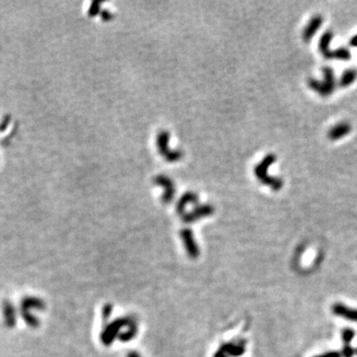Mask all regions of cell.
<instances>
[{
    "mask_svg": "<svg viewBox=\"0 0 357 357\" xmlns=\"http://www.w3.org/2000/svg\"><path fill=\"white\" fill-rule=\"evenodd\" d=\"M308 84L311 89L319 93L321 96H330L336 90L337 85L335 71L330 67H326L323 69V78L321 80L312 77L309 78Z\"/></svg>",
    "mask_w": 357,
    "mask_h": 357,
    "instance_id": "obj_2",
    "label": "cell"
},
{
    "mask_svg": "<svg viewBox=\"0 0 357 357\" xmlns=\"http://www.w3.org/2000/svg\"><path fill=\"white\" fill-rule=\"evenodd\" d=\"M170 141V133L166 130H163L157 135V147L159 153L164 157V159L168 162H177L183 156V152L181 150H171L169 147Z\"/></svg>",
    "mask_w": 357,
    "mask_h": 357,
    "instance_id": "obj_3",
    "label": "cell"
},
{
    "mask_svg": "<svg viewBox=\"0 0 357 357\" xmlns=\"http://www.w3.org/2000/svg\"><path fill=\"white\" fill-rule=\"evenodd\" d=\"M352 58V53L351 51L346 48V47H340L334 51H331L328 59H335V60H342V61H348Z\"/></svg>",
    "mask_w": 357,
    "mask_h": 357,
    "instance_id": "obj_11",
    "label": "cell"
},
{
    "mask_svg": "<svg viewBox=\"0 0 357 357\" xmlns=\"http://www.w3.org/2000/svg\"><path fill=\"white\" fill-rule=\"evenodd\" d=\"M276 161V156L274 154L266 155L263 160L255 167L254 173L257 179L264 185L270 187L274 191H279L283 187V181L280 178L271 177L268 175V169Z\"/></svg>",
    "mask_w": 357,
    "mask_h": 357,
    "instance_id": "obj_1",
    "label": "cell"
},
{
    "mask_svg": "<svg viewBox=\"0 0 357 357\" xmlns=\"http://www.w3.org/2000/svg\"><path fill=\"white\" fill-rule=\"evenodd\" d=\"M317 357H341V356H340L338 353H329V354H327V355H324V356Z\"/></svg>",
    "mask_w": 357,
    "mask_h": 357,
    "instance_id": "obj_17",
    "label": "cell"
},
{
    "mask_svg": "<svg viewBox=\"0 0 357 357\" xmlns=\"http://www.w3.org/2000/svg\"><path fill=\"white\" fill-rule=\"evenodd\" d=\"M154 184L163 187L164 194L162 196V201L165 204H169L172 202L175 194H176V187L174 182L165 175H159L154 178Z\"/></svg>",
    "mask_w": 357,
    "mask_h": 357,
    "instance_id": "obj_4",
    "label": "cell"
},
{
    "mask_svg": "<svg viewBox=\"0 0 357 357\" xmlns=\"http://www.w3.org/2000/svg\"></svg>",
    "mask_w": 357,
    "mask_h": 357,
    "instance_id": "obj_19",
    "label": "cell"
},
{
    "mask_svg": "<svg viewBox=\"0 0 357 357\" xmlns=\"http://www.w3.org/2000/svg\"><path fill=\"white\" fill-rule=\"evenodd\" d=\"M333 313L346 320L357 322V310L349 308L343 304H336L333 307Z\"/></svg>",
    "mask_w": 357,
    "mask_h": 357,
    "instance_id": "obj_7",
    "label": "cell"
},
{
    "mask_svg": "<svg viewBox=\"0 0 357 357\" xmlns=\"http://www.w3.org/2000/svg\"><path fill=\"white\" fill-rule=\"evenodd\" d=\"M213 212H214V209H213L212 206H209V205L201 206V207L196 208L193 212L185 214L184 219L186 221H193V220H196V219L201 218L203 216L210 215V214H213Z\"/></svg>",
    "mask_w": 357,
    "mask_h": 357,
    "instance_id": "obj_8",
    "label": "cell"
},
{
    "mask_svg": "<svg viewBox=\"0 0 357 357\" xmlns=\"http://www.w3.org/2000/svg\"><path fill=\"white\" fill-rule=\"evenodd\" d=\"M333 39H334V33L332 31H327L321 37V40L319 43V49H320V52L322 53V55L324 56V58H326V59H328V57L331 53L330 45H331Z\"/></svg>",
    "mask_w": 357,
    "mask_h": 357,
    "instance_id": "obj_9",
    "label": "cell"
},
{
    "mask_svg": "<svg viewBox=\"0 0 357 357\" xmlns=\"http://www.w3.org/2000/svg\"><path fill=\"white\" fill-rule=\"evenodd\" d=\"M350 44H351V46H353V47H356V48H357V35H356V36H354V37L352 38V40H351Z\"/></svg>",
    "mask_w": 357,
    "mask_h": 357,
    "instance_id": "obj_18",
    "label": "cell"
},
{
    "mask_svg": "<svg viewBox=\"0 0 357 357\" xmlns=\"http://www.w3.org/2000/svg\"><path fill=\"white\" fill-rule=\"evenodd\" d=\"M343 354H344V357H353L355 352H354V350H352L350 347H346Z\"/></svg>",
    "mask_w": 357,
    "mask_h": 357,
    "instance_id": "obj_16",
    "label": "cell"
},
{
    "mask_svg": "<svg viewBox=\"0 0 357 357\" xmlns=\"http://www.w3.org/2000/svg\"><path fill=\"white\" fill-rule=\"evenodd\" d=\"M101 18L103 21H109L113 18V14L108 10H103L101 12Z\"/></svg>",
    "mask_w": 357,
    "mask_h": 357,
    "instance_id": "obj_15",
    "label": "cell"
},
{
    "mask_svg": "<svg viewBox=\"0 0 357 357\" xmlns=\"http://www.w3.org/2000/svg\"><path fill=\"white\" fill-rule=\"evenodd\" d=\"M323 17L321 15H315L307 24L303 32V39L305 42H311L316 33L323 25Z\"/></svg>",
    "mask_w": 357,
    "mask_h": 357,
    "instance_id": "obj_5",
    "label": "cell"
},
{
    "mask_svg": "<svg viewBox=\"0 0 357 357\" xmlns=\"http://www.w3.org/2000/svg\"><path fill=\"white\" fill-rule=\"evenodd\" d=\"M352 131V125L349 122H340L333 126L329 131V138L333 141L340 140L350 134Z\"/></svg>",
    "mask_w": 357,
    "mask_h": 357,
    "instance_id": "obj_6",
    "label": "cell"
},
{
    "mask_svg": "<svg viewBox=\"0 0 357 357\" xmlns=\"http://www.w3.org/2000/svg\"><path fill=\"white\" fill-rule=\"evenodd\" d=\"M357 78V71L356 69H348L344 71L340 79V85L343 87H348L352 85Z\"/></svg>",
    "mask_w": 357,
    "mask_h": 357,
    "instance_id": "obj_10",
    "label": "cell"
},
{
    "mask_svg": "<svg viewBox=\"0 0 357 357\" xmlns=\"http://www.w3.org/2000/svg\"><path fill=\"white\" fill-rule=\"evenodd\" d=\"M100 10V2L99 1H94L91 3L90 8L88 10V14L89 16H95L99 13Z\"/></svg>",
    "mask_w": 357,
    "mask_h": 357,
    "instance_id": "obj_13",
    "label": "cell"
},
{
    "mask_svg": "<svg viewBox=\"0 0 357 357\" xmlns=\"http://www.w3.org/2000/svg\"><path fill=\"white\" fill-rule=\"evenodd\" d=\"M197 202H198V196H197L195 193L188 192V193H186V194L181 198V200L179 201L177 210H178L179 213H183V211L185 210V207H186L188 204H196Z\"/></svg>",
    "mask_w": 357,
    "mask_h": 357,
    "instance_id": "obj_12",
    "label": "cell"
},
{
    "mask_svg": "<svg viewBox=\"0 0 357 357\" xmlns=\"http://www.w3.org/2000/svg\"><path fill=\"white\" fill-rule=\"evenodd\" d=\"M355 338V332L353 330H346L343 333V339L346 343H351L352 340Z\"/></svg>",
    "mask_w": 357,
    "mask_h": 357,
    "instance_id": "obj_14",
    "label": "cell"
}]
</instances>
